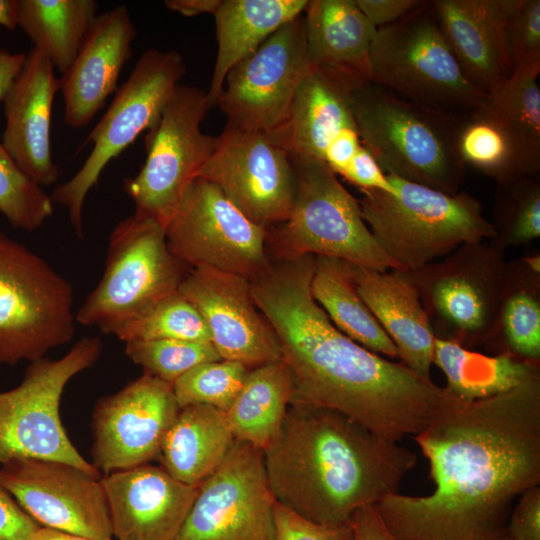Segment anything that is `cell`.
Returning <instances> with one entry per match:
<instances>
[{"mask_svg":"<svg viewBox=\"0 0 540 540\" xmlns=\"http://www.w3.org/2000/svg\"><path fill=\"white\" fill-rule=\"evenodd\" d=\"M540 67L514 70L476 107L512 141L529 176L540 173Z\"/></svg>","mask_w":540,"mask_h":540,"instance_id":"cell-35","label":"cell"},{"mask_svg":"<svg viewBox=\"0 0 540 540\" xmlns=\"http://www.w3.org/2000/svg\"><path fill=\"white\" fill-rule=\"evenodd\" d=\"M116 337L121 341L177 339L211 342L205 322L196 308L179 292L169 295Z\"/></svg>","mask_w":540,"mask_h":540,"instance_id":"cell-41","label":"cell"},{"mask_svg":"<svg viewBox=\"0 0 540 540\" xmlns=\"http://www.w3.org/2000/svg\"><path fill=\"white\" fill-rule=\"evenodd\" d=\"M387 176L396 190L394 194L361 190L358 202L374 238L400 271L418 270L462 244L495 236L482 204L468 192L448 194Z\"/></svg>","mask_w":540,"mask_h":540,"instance_id":"cell-5","label":"cell"},{"mask_svg":"<svg viewBox=\"0 0 540 540\" xmlns=\"http://www.w3.org/2000/svg\"><path fill=\"white\" fill-rule=\"evenodd\" d=\"M356 5L376 28L391 25L420 7L423 0H355Z\"/></svg>","mask_w":540,"mask_h":540,"instance_id":"cell-47","label":"cell"},{"mask_svg":"<svg viewBox=\"0 0 540 540\" xmlns=\"http://www.w3.org/2000/svg\"><path fill=\"white\" fill-rule=\"evenodd\" d=\"M183 265L168 247L165 227L134 213L110 233L103 275L76 322L116 336L178 291Z\"/></svg>","mask_w":540,"mask_h":540,"instance_id":"cell-7","label":"cell"},{"mask_svg":"<svg viewBox=\"0 0 540 540\" xmlns=\"http://www.w3.org/2000/svg\"><path fill=\"white\" fill-rule=\"evenodd\" d=\"M216 185L253 223L269 230L284 222L296 193L288 152L267 133L226 125L199 177Z\"/></svg>","mask_w":540,"mask_h":540,"instance_id":"cell-17","label":"cell"},{"mask_svg":"<svg viewBox=\"0 0 540 540\" xmlns=\"http://www.w3.org/2000/svg\"><path fill=\"white\" fill-rule=\"evenodd\" d=\"M296 193L288 218L267 230L277 260L304 256L330 257L350 264L401 270L380 247L353 195L325 162L291 158Z\"/></svg>","mask_w":540,"mask_h":540,"instance_id":"cell-6","label":"cell"},{"mask_svg":"<svg viewBox=\"0 0 540 540\" xmlns=\"http://www.w3.org/2000/svg\"><path fill=\"white\" fill-rule=\"evenodd\" d=\"M433 364L445 375V388L465 401L506 392L540 372V363L520 360L508 353L484 355L458 343L436 337Z\"/></svg>","mask_w":540,"mask_h":540,"instance_id":"cell-32","label":"cell"},{"mask_svg":"<svg viewBox=\"0 0 540 540\" xmlns=\"http://www.w3.org/2000/svg\"><path fill=\"white\" fill-rule=\"evenodd\" d=\"M116 540H176L197 487L150 463L103 475Z\"/></svg>","mask_w":540,"mask_h":540,"instance_id":"cell-21","label":"cell"},{"mask_svg":"<svg viewBox=\"0 0 540 540\" xmlns=\"http://www.w3.org/2000/svg\"><path fill=\"white\" fill-rule=\"evenodd\" d=\"M361 190L394 194V186L371 153L362 145L342 176Z\"/></svg>","mask_w":540,"mask_h":540,"instance_id":"cell-45","label":"cell"},{"mask_svg":"<svg viewBox=\"0 0 540 540\" xmlns=\"http://www.w3.org/2000/svg\"><path fill=\"white\" fill-rule=\"evenodd\" d=\"M180 407L172 385L143 374L99 399L92 414V464L104 475L158 459Z\"/></svg>","mask_w":540,"mask_h":540,"instance_id":"cell-19","label":"cell"},{"mask_svg":"<svg viewBox=\"0 0 540 540\" xmlns=\"http://www.w3.org/2000/svg\"><path fill=\"white\" fill-rule=\"evenodd\" d=\"M124 351L145 374L171 385L193 367L221 359L211 342L177 339L128 341Z\"/></svg>","mask_w":540,"mask_h":540,"instance_id":"cell-40","label":"cell"},{"mask_svg":"<svg viewBox=\"0 0 540 540\" xmlns=\"http://www.w3.org/2000/svg\"><path fill=\"white\" fill-rule=\"evenodd\" d=\"M270 490L279 504L328 527L350 524L361 507L398 493L416 466L414 452L322 406L290 404L263 450Z\"/></svg>","mask_w":540,"mask_h":540,"instance_id":"cell-3","label":"cell"},{"mask_svg":"<svg viewBox=\"0 0 540 540\" xmlns=\"http://www.w3.org/2000/svg\"><path fill=\"white\" fill-rule=\"evenodd\" d=\"M310 290L314 300L343 334L376 354L398 358L396 346L357 293L343 261L316 256Z\"/></svg>","mask_w":540,"mask_h":540,"instance_id":"cell-34","label":"cell"},{"mask_svg":"<svg viewBox=\"0 0 540 540\" xmlns=\"http://www.w3.org/2000/svg\"><path fill=\"white\" fill-rule=\"evenodd\" d=\"M135 36L127 6L119 5L96 16L76 58L59 78L67 126H87L116 92Z\"/></svg>","mask_w":540,"mask_h":540,"instance_id":"cell-23","label":"cell"},{"mask_svg":"<svg viewBox=\"0 0 540 540\" xmlns=\"http://www.w3.org/2000/svg\"><path fill=\"white\" fill-rule=\"evenodd\" d=\"M509 540H540V486L526 490L510 513Z\"/></svg>","mask_w":540,"mask_h":540,"instance_id":"cell-44","label":"cell"},{"mask_svg":"<svg viewBox=\"0 0 540 540\" xmlns=\"http://www.w3.org/2000/svg\"><path fill=\"white\" fill-rule=\"evenodd\" d=\"M185 72L178 51L148 49L116 90L86 139L92 144L90 154L80 169L50 195L54 204L67 210L78 237L83 236V209L89 191L98 183L104 168L154 125Z\"/></svg>","mask_w":540,"mask_h":540,"instance_id":"cell-11","label":"cell"},{"mask_svg":"<svg viewBox=\"0 0 540 540\" xmlns=\"http://www.w3.org/2000/svg\"><path fill=\"white\" fill-rule=\"evenodd\" d=\"M309 66L302 14L229 71L216 102L227 125L272 134L285 121Z\"/></svg>","mask_w":540,"mask_h":540,"instance_id":"cell-16","label":"cell"},{"mask_svg":"<svg viewBox=\"0 0 540 540\" xmlns=\"http://www.w3.org/2000/svg\"><path fill=\"white\" fill-rule=\"evenodd\" d=\"M39 527L0 484V540H31Z\"/></svg>","mask_w":540,"mask_h":540,"instance_id":"cell-46","label":"cell"},{"mask_svg":"<svg viewBox=\"0 0 540 540\" xmlns=\"http://www.w3.org/2000/svg\"><path fill=\"white\" fill-rule=\"evenodd\" d=\"M31 540H91L86 537L57 530L54 528L40 526L33 534Z\"/></svg>","mask_w":540,"mask_h":540,"instance_id":"cell-52","label":"cell"},{"mask_svg":"<svg viewBox=\"0 0 540 540\" xmlns=\"http://www.w3.org/2000/svg\"><path fill=\"white\" fill-rule=\"evenodd\" d=\"M292 392L291 375L282 360L250 369L226 412L235 439L264 450L282 426Z\"/></svg>","mask_w":540,"mask_h":540,"instance_id":"cell-31","label":"cell"},{"mask_svg":"<svg viewBox=\"0 0 540 540\" xmlns=\"http://www.w3.org/2000/svg\"><path fill=\"white\" fill-rule=\"evenodd\" d=\"M362 143L356 129L340 134L327 147L323 162L336 174L343 176Z\"/></svg>","mask_w":540,"mask_h":540,"instance_id":"cell-48","label":"cell"},{"mask_svg":"<svg viewBox=\"0 0 540 540\" xmlns=\"http://www.w3.org/2000/svg\"><path fill=\"white\" fill-rule=\"evenodd\" d=\"M370 66L371 82L430 108L465 114L485 96L464 75L431 1L376 30Z\"/></svg>","mask_w":540,"mask_h":540,"instance_id":"cell-8","label":"cell"},{"mask_svg":"<svg viewBox=\"0 0 540 540\" xmlns=\"http://www.w3.org/2000/svg\"><path fill=\"white\" fill-rule=\"evenodd\" d=\"M350 524L355 540H399L388 530L375 505L358 509Z\"/></svg>","mask_w":540,"mask_h":540,"instance_id":"cell-49","label":"cell"},{"mask_svg":"<svg viewBox=\"0 0 540 540\" xmlns=\"http://www.w3.org/2000/svg\"><path fill=\"white\" fill-rule=\"evenodd\" d=\"M235 440L225 412L209 405L185 406L164 437L161 466L178 481L198 487L221 465Z\"/></svg>","mask_w":540,"mask_h":540,"instance_id":"cell-29","label":"cell"},{"mask_svg":"<svg viewBox=\"0 0 540 540\" xmlns=\"http://www.w3.org/2000/svg\"><path fill=\"white\" fill-rule=\"evenodd\" d=\"M350 101L360 141L387 175L460 192L467 168L457 144L463 114L415 103L371 81L354 84Z\"/></svg>","mask_w":540,"mask_h":540,"instance_id":"cell-4","label":"cell"},{"mask_svg":"<svg viewBox=\"0 0 540 540\" xmlns=\"http://www.w3.org/2000/svg\"><path fill=\"white\" fill-rule=\"evenodd\" d=\"M357 293L409 369L431 379L435 334L412 285L399 270L379 271L343 261Z\"/></svg>","mask_w":540,"mask_h":540,"instance_id":"cell-25","label":"cell"},{"mask_svg":"<svg viewBox=\"0 0 540 540\" xmlns=\"http://www.w3.org/2000/svg\"><path fill=\"white\" fill-rule=\"evenodd\" d=\"M54 212V203L15 162L0 140V213L15 228L34 231Z\"/></svg>","mask_w":540,"mask_h":540,"instance_id":"cell-39","label":"cell"},{"mask_svg":"<svg viewBox=\"0 0 540 540\" xmlns=\"http://www.w3.org/2000/svg\"><path fill=\"white\" fill-rule=\"evenodd\" d=\"M17 0H0V26L13 30L16 22Z\"/></svg>","mask_w":540,"mask_h":540,"instance_id":"cell-53","label":"cell"},{"mask_svg":"<svg viewBox=\"0 0 540 540\" xmlns=\"http://www.w3.org/2000/svg\"><path fill=\"white\" fill-rule=\"evenodd\" d=\"M303 16L311 65L354 83L371 81L370 52L377 29L355 0H311Z\"/></svg>","mask_w":540,"mask_h":540,"instance_id":"cell-27","label":"cell"},{"mask_svg":"<svg viewBox=\"0 0 540 540\" xmlns=\"http://www.w3.org/2000/svg\"><path fill=\"white\" fill-rule=\"evenodd\" d=\"M250 368L230 360L201 363L173 384L172 389L180 408L188 405H209L227 412L241 390Z\"/></svg>","mask_w":540,"mask_h":540,"instance_id":"cell-38","label":"cell"},{"mask_svg":"<svg viewBox=\"0 0 540 540\" xmlns=\"http://www.w3.org/2000/svg\"><path fill=\"white\" fill-rule=\"evenodd\" d=\"M178 291L201 315L221 359L250 369L282 359L277 336L257 307L249 280L198 267L184 276Z\"/></svg>","mask_w":540,"mask_h":540,"instance_id":"cell-20","label":"cell"},{"mask_svg":"<svg viewBox=\"0 0 540 540\" xmlns=\"http://www.w3.org/2000/svg\"><path fill=\"white\" fill-rule=\"evenodd\" d=\"M171 253L193 268L208 267L249 281L271 262L267 230L249 220L213 183L196 178L165 226Z\"/></svg>","mask_w":540,"mask_h":540,"instance_id":"cell-14","label":"cell"},{"mask_svg":"<svg viewBox=\"0 0 540 540\" xmlns=\"http://www.w3.org/2000/svg\"><path fill=\"white\" fill-rule=\"evenodd\" d=\"M97 336L79 339L61 358L32 361L21 383L0 392V465L16 458L58 461L101 478L71 442L60 417L66 385L99 359Z\"/></svg>","mask_w":540,"mask_h":540,"instance_id":"cell-9","label":"cell"},{"mask_svg":"<svg viewBox=\"0 0 540 540\" xmlns=\"http://www.w3.org/2000/svg\"><path fill=\"white\" fill-rule=\"evenodd\" d=\"M314 260H277L250 281L290 372L291 404L337 410L391 441L416 436L451 393L338 330L311 294Z\"/></svg>","mask_w":540,"mask_h":540,"instance_id":"cell-2","label":"cell"},{"mask_svg":"<svg viewBox=\"0 0 540 540\" xmlns=\"http://www.w3.org/2000/svg\"><path fill=\"white\" fill-rule=\"evenodd\" d=\"M71 283L0 232V365L44 357L74 336Z\"/></svg>","mask_w":540,"mask_h":540,"instance_id":"cell-10","label":"cell"},{"mask_svg":"<svg viewBox=\"0 0 540 540\" xmlns=\"http://www.w3.org/2000/svg\"><path fill=\"white\" fill-rule=\"evenodd\" d=\"M457 144L465 165L497 184L533 177L527 175L510 138L477 108L462 115Z\"/></svg>","mask_w":540,"mask_h":540,"instance_id":"cell-36","label":"cell"},{"mask_svg":"<svg viewBox=\"0 0 540 540\" xmlns=\"http://www.w3.org/2000/svg\"><path fill=\"white\" fill-rule=\"evenodd\" d=\"M486 345L540 363V254L506 262L498 319Z\"/></svg>","mask_w":540,"mask_h":540,"instance_id":"cell-30","label":"cell"},{"mask_svg":"<svg viewBox=\"0 0 540 540\" xmlns=\"http://www.w3.org/2000/svg\"><path fill=\"white\" fill-rule=\"evenodd\" d=\"M431 7L475 88L487 94L512 75L505 34L507 0H432Z\"/></svg>","mask_w":540,"mask_h":540,"instance_id":"cell-24","label":"cell"},{"mask_svg":"<svg viewBox=\"0 0 540 540\" xmlns=\"http://www.w3.org/2000/svg\"><path fill=\"white\" fill-rule=\"evenodd\" d=\"M0 484L40 526L112 540L101 478L63 462L16 458L0 465Z\"/></svg>","mask_w":540,"mask_h":540,"instance_id":"cell-18","label":"cell"},{"mask_svg":"<svg viewBox=\"0 0 540 540\" xmlns=\"http://www.w3.org/2000/svg\"><path fill=\"white\" fill-rule=\"evenodd\" d=\"M50 61L36 48L4 99L2 144L18 166L39 186H50L61 174L51 150V118L59 78Z\"/></svg>","mask_w":540,"mask_h":540,"instance_id":"cell-22","label":"cell"},{"mask_svg":"<svg viewBox=\"0 0 540 540\" xmlns=\"http://www.w3.org/2000/svg\"><path fill=\"white\" fill-rule=\"evenodd\" d=\"M495 236L489 243L502 255L540 236V178L521 177L497 184L492 209Z\"/></svg>","mask_w":540,"mask_h":540,"instance_id":"cell-37","label":"cell"},{"mask_svg":"<svg viewBox=\"0 0 540 540\" xmlns=\"http://www.w3.org/2000/svg\"><path fill=\"white\" fill-rule=\"evenodd\" d=\"M94 0H17L16 22L61 74L74 59L94 21Z\"/></svg>","mask_w":540,"mask_h":540,"instance_id":"cell-33","label":"cell"},{"mask_svg":"<svg viewBox=\"0 0 540 540\" xmlns=\"http://www.w3.org/2000/svg\"><path fill=\"white\" fill-rule=\"evenodd\" d=\"M308 0H221L213 14L218 44L207 97L216 105L229 71L284 24L302 15Z\"/></svg>","mask_w":540,"mask_h":540,"instance_id":"cell-28","label":"cell"},{"mask_svg":"<svg viewBox=\"0 0 540 540\" xmlns=\"http://www.w3.org/2000/svg\"><path fill=\"white\" fill-rule=\"evenodd\" d=\"M25 53L0 50V102L25 63Z\"/></svg>","mask_w":540,"mask_h":540,"instance_id":"cell-50","label":"cell"},{"mask_svg":"<svg viewBox=\"0 0 540 540\" xmlns=\"http://www.w3.org/2000/svg\"><path fill=\"white\" fill-rule=\"evenodd\" d=\"M506 262L488 241L466 243L418 270L415 289L436 337L465 348L486 344L500 309Z\"/></svg>","mask_w":540,"mask_h":540,"instance_id":"cell-12","label":"cell"},{"mask_svg":"<svg viewBox=\"0 0 540 540\" xmlns=\"http://www.w3.org/2000/svg\"><path fill=\"white\" fill-rule=\"evenodd\" d=\"M414 437L434 490L375 505L388 530L399 540H509L514 501L540 485V372L484 399L451 394Z\"/></svg>","mask_w":540,"mask_h":540,"instance_id":"cell-1","label":"cell"},{"mask_svg":"<svg viewBox=\"0 0 540 540\" xmlns=\"http://www.w3.org/2000/svg\"><path fill=\"white\" fill-rule=\"evenodd\" d=\"M505 34L513 71L540 67V0H507Z\"/></svg>","mask_w":540,"mask_h":540,"instance_id":"cell-42","label":"cell"},{"mask_svg":"<svg viewBox=\"0 0 540 540\" xmlns=\"http://www.w3.org/2000/svg\"><path fill=\"white\" fill-rule=\"evenodd\" d=\"M354 84L357 83L310 64L285 121L268 135L293 159L323 161L331 142L343 132L356 129L350 101Z\"/></svg>","mask_w":540,"mask_h":540,"instance_id":"cell-26","label":"cell"},{"mask_svg":"<svg viewBox=\"0 0 540 540\" xmlns=\"http://www.w3.org/2000/svg\"><path fill=\"white\" fill-rule=\"evenodd\" d=\"M263 450L235 440L221 465L197 487L176 540H275Z\"/></svg>","mask_w":540,"mask_h":540,"instance_id":"cell-15","label":"cell"},{"mask_svg":"<svg viewBox=\"0 0 540 540\" xmlns=\"http://www.w3.org/2000/svg\"><path fill=\"white\" fill-rule=\"evenodd\" d=\"M210 108L207 92L180 84L175 88L158 120L146 131L143 166L124 180L123 190L133 201L135 213L166 226L215 149L216 137L201 129Z\"/></svg>","mask_w":540,"mask_h":540,"instance_id":"cell-13","label":"cell"},{"mask_svg":"<svg viewBox=\"0 0 540 540\" xmlns=\"http://www.w3.org/2000/svg\"><path fill=\"white\" fill-rule=\"evenodd\" d=\"M275 540H355L351 524L328 527L311 522L275 502Z\"/></svg>","mask_w":540,"mask_h":540,"instance_id":"cell-43","label":"cell"},{"mask_svg":"<svg viewBox=\"0 0 540 540\" xmlns=\"http://www.w3.org/2000/svg\"><path fill=\"white\" fill-rule=\"evenodd\" d=\"M220 3L221 0H166L164 2L169 10L186 17L213 15Z\"/></svg>","mask_w":540,"mask_h":540,"instance_id":"cell-51","label":"cell"}]
</instances>
